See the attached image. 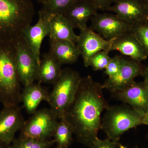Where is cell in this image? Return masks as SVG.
Instances as JSON below:
<instances>
[{
	"label": "cell",
	"instance_id": "cell-24",
	"mask_svg": "<svg viewBox=\"0 0 148 148\" xmlns=\"http://www.w3.org/2000/svg\"><path fill=\"white\" fill-rule=\"evenodd\" d=\"M110 52L108 50H102L95 53L90 58L88 67H91L94 71L106 69L111 58Z\"/></svg>",
	"mask_w": 148,
	"mask_h": 148
},
{
	"label": "cell",
	"instance_id": "cell-1",
	"mask_svg": "<svg viewBox=\"0 0 148 148\" xmlns=\"http://www.w3.org/2000/svg\"><path fill=\"white\" fill-rule=\"evenodd\" d=\"M103 89V85L90 76L81 77L73 101L64 115L78 142L89 148L98 138L101 114L109 106Z\"/></svg>",
	"mask_w": 148,
	"mask_h": 148
},
{
	"label": "cell",
	"instance_id": "cell-3",
	"mask_svg": "<svg viewBox=\"0 0 148 148\" xmlns=\"http://www.w3.org/2000/svg\"><path fill=\"white\" fill-rule=\"evenodd\" d=\"M15 42L0 41V103L5 107L21 102V83L16 64Z\"/></svg>",
	"mask_w": 148,
	"mask_h": 148
},
{
	"label": "cell",
	"instance_id": "cell-23",
	"mask_svg": "<svg viewBox=\"0 0 148 148\" xmlns=\"http://www.w3.org/2000/svg\"><path fill=\"white\" fill-rule=\"evenodd\" d=\"M54 140H41L31 138H20L13 140L9 148H49L53 145Z\"/></svg>",
	"mask_w": 148,
	"mask_h": 148
},
{
	"label": "cell",
	"instance_id": "cell-12",
	"mask_svg": "<svg viewBox=\"0 0 148 148\" xmlns=\"http://www.w3.org/2000/svg\"><path fill=\"white\" fill-rule=\"evenodd\" d=\"M112 40L103 38L90 27L80 30L76 46L83 60L85 67H88L90 58L97 52L110 49Z\"/></svg>",
	"mask_w": 148,
	"mask_h": 148
},
{
	"label": "cell",
	"instance_id": "cell-6",
	"mask_svg": "<svg viewBox=\"0 0 148 148\" xmlns=\"http://www.w3.org/2000/svg\"><path fill=\"white\" fill-rule=\"evenodd\" d=\"M58 119L50 109L38 110L24 122L20 138L48 140L53 136Z\"/></svg>",
	"mask_w": 148,
	"mask_h": 148
},
{
	"label": "cell",
	"instance_id": "cell-10",
	"mask_svg": "<svg viewBox=\"0 0 148 148\" xmlns=\"http://www.w3.org/2000/svg\"><path fill=\"white\" fill-rule=\"evenodd\" d=\"M115 99L144 114L148 111V81L133 82L123 90L111 93Z\"/></svg>",
	"mask_w": 148,
	"mask_h": 148
},
{
	"label": "cell",
	"instance_id": "cell-11",
	"mask_svg": "<svg viewBox=\"0 0 148 148\" xmlns=\"http://www.w3.org/2000/svg\"><path fill=\"white\" fill-rule=\"evenodd\" d=\"M108 12L132 26L148 22L147 5L142 0H116Z\"/></svg>",
	"mask_w": 148,
	"mask_h": 148
},
{
	"label": "cell",
	"instance_id": "cell-34",
	"mask_svg": "<svg viewBox=\"0 0 148 148\" xmlns=\"http://www.w3.org/2000/svg\"><path fill=\"white\" fill-rule=\"evenodd\" d=\"M142 1L145 3L146 5H148V0H142Z\"/></svg>",
	"mask_w": 148,
	"mask_h": 148
},
{
	"label": "cell",
	"instance_id": "cell-19",
	"mask_svg": "<svg viewBox=\"0 0 148 148\" xmlns=\"http://www.w3.org/2000/svg\"><path fill=\"white\" fill-rule=\"evenodd\" d=\"M49 52L62 65L73 64L78 60L80 54L76 45L66 41L49 39Z\"/></svg>",
	"mask_w": 148,
	"mask_h": 148
},
{
	"label": "cell",
	"instance_id": "cell-33",
	"mask_svg": "<svg viewBox=\"0 0 148 148\" xmlns=\"http://www.w3.org/2000/svg\"><path fill=\"white\" fill-rule=\"evenodd\" d=\"M119 148H128L127 147H125V146L123 145H121V144H119Z\"/></svg>",
	"mask_w": 148,
	"mask_h": 148
},
{
	"label": "cell",
	"instance_id": "cell-25",
	"mask_svg": "<svg viewBox=\"0 0 148 148\" xmlns=\"http://www.w3.org/2000/svg\"><path fill=\"white\" fill-rule=\"evenodd\" d=\"M131 32L148 55V22L133 26Z\"/></svg>",
	"mask_w": 148,
	"mask_h": 148
},
{
	"label": "cell",
	"instance_id": "cell-30",
	"mask_svg": "<svg viewBox=\"0 0 148 148\" xmlns=\"http://www.w3.org/2000/svg\"><path fill=\"white\" fill-rule=\"evenodd\" d=\"M143 124L148 125V111L143 114Z\"/></svg>",
	"mask_w": 148,
	"mask_h": 148
},
{
	"label": "cell",
	"instance_id": "cell-21",
	"mask_svg": "<svg viewBox=\"0 0 148 148\" xmlns=\"http://www.w3.org/2000/svg\"><path fill=\"white\" fill-rule=\"evenodd\" d=\"M73 130L64 116L58 122L53 133L54 143L58 148H69L73 140Z\"/></svg>",
	"mask_w": 148,
	"mask_h": 148
},
{
	"label": "cell",
	"instance_id": "cell-22",
	"mask_svg": "<svg viewBox=\"0 0 148 148\" xmlns=\"http://www.w3.org/2000/svg\"><path fill=\"white\" fill-rule=\"evenodd\" d=\"M77 0H48L40 11L44 16L49 17L56 14L63 15Z\"/></svg>",
	"mask_w": 148,
	"mask_h": 148
},
{
	"label": "cell",
	"instance_id": "cell-28",
	"mask_svg": "<svg viewBox=\"0 0 148 148\" xmlns=\"http://www.w3.org/2000/svg\"><path fill=\"white\" fill-rule=\"evenodd\" d=\"M98 10L108 11L116 0H90Z\"/></svg>",
	"mask_w": 148,
	"mask_h": 148
},
{
	"label": "cell",
	"instance_id": "cell-7",
	"mask_svg": "<svg viewBox=\"0 0 148 148\" xmlns=\"http://www.w3.org/2000/svg\"><path fill=\"white\" fill-rule=\"evenodd\" d=\"M16 64L18 77L24 86L34 83L37 80L39 65L33 51L23 36L15 42Z\"/></svg>",
	"mask_w": 148,
	"mask_h": 148
},
{
	"label": "cell",
	"instance_id": "cell-29",
	"mask_svg": "<svg viewBox=\"0 0 148 148\" xmlns=\"http://www.w3.org/2000/svg\"><path fill=\"white\" fill-rule=\"evenodd\" d=\"M142 76L144 78V79L148 81V66L144 67Z\"/></svg>",
	"mask_w": 148,
	"mask_h": 148
},
{
	"label": "cell",
	"instance_id": "cell-15",
	"mask_svg": "<svg viewBox=\"0 0 148 148\" xmlns=\"http://www.w3.org/2000/svg\"><path fill=\"white\" fill-rule=\"evenodd\" d=\"M110 51H117L125 57L140 62L148 57L145 50L131 32L112 40Z\"/></svg>",
	"mask_w": 148,
	"mask_h": 148
},
{
	"label": "cell",
	"instance_id": "cell-16",
	"mask_svg": "<svg viewBox=\"0 0 148 148\" xmlns=\"http://www.w3.org/2000/svg\"><path fill=\"white\" fill-rule=\"evenodd\" d=\"M98 11L90 0H77L63 15L74 29L80 31L87 28L88 21Z\"/></svg>",
	"mask_w": 148,
	"mask_h": 148
},
{
	"label": "cell",
	"instance_id": "cell-4",
	"mask_svg": "<svg viewBox=\"0 0 148 148\" xmlns=\"http://www.w3.org/2000/svg\"><path fill=\"white\" fill-rule=\"evenodd\" d=\"M143 116L127 104L109 106L101 120V129L108 139L118 143L123 133L143 124Z\"/></svg>",
	"mask_w": 148,
	"mask_h": 148
},
{
	"label": "cell",
	"instance_id": "cell-27",
	"mask_svg": "<svg viewBox=\"0 0 148 148\" xmlns=\"http://www.w3.org/2000/svg\"><path fill=\"white\" fill-rule=\"evenodd\" d=\"M90 148H119V143L108 138L101 140L98 138L93 142Z\"/></svg>",
	"mask_w": 148,
	"mask_h": 148
},
{
	"label": "cell",
	"instance_id": "cell-26",
	"mask_svg": "<svg viewBox=\"0 0 148 148\" xmlns=\"http://www.w3.org/2000/svg\"><path fill=\"white\" fill-rule=\"evenodd\" d=\"M122 56L115 55L111 58L109 64L105 69V73L108 78L115 76L119 72L121 66V59Z\"/></svg>",
	"mask_w": 148,
	"mask_h": 148
},
{
	"label": "cell",
	"instance_id": "cell-8",
	"mask_svg": "<svg viewBox=\"0 0 148 148\" xmlns=\"http://www.w3.org/2000/svg\"><path fill=\"white\" fill-rule=\"evenodd\" d=\"M90 20L91 29L108 40L131 32L133 27L113 13L98 12Z\"/></svg>",
	"mask_w": 148,
	"mask_h": 148
},
{
	"label": "cell",
	"instance_id": "cell-32",
	"mask_svg": "<svg viewBox=\"0 0 148 148\" xmlns=\"http://www.w3.org/2000/svg\"><path fill=\"white\" fill-rule=\"evenodd\" d=\"M35 1H36L38 2L43 5L45 3H46L48 0H35Z\"/></svg>",
	"mask_w": 148,
	"mask_h": 148
},
{
	"label": "cell",
	"instance_id": "cell-36",
	"mask_svg": "<svg viewBox=\"0 0 148 148\" xmlns=\"http://www.w3.org/2000/svg\"><path fill=\"white\" fill-rule=\"evenodd\" d=\"M147 5L148 8V5Z\"/></svg>",
	"mask_w": 148,
	"mask_h": 148
},
{
	"label": "cell",
	"instance_id": "cell-9",
	"mask_svg": "<svg viewBox=\"0 0 148 148\" xmlns=\"http://www.w3.org/2000/svg\"><path fill=\"white\" fill-rule=\"evenodd\" d=\"M144 67L141 62L122 56L119 72L114 76L108 78L102 84L103 88L111 93L123 90L135 81V78L142 76Z\"/></svg>",
	"mask_w": 148,
	"mask_h": 148
},
{
	"label": "cell",
	"instance_id": "cell-18",
	"mask_svg": "<svg viewBox=\"0 0 148 148\" xmlns=\"http://www.w3.org/2000/svg\"><path fill=\"white\" fill-rule=\"evenodd\" d=\"M50 30L49 39L66 41L76 45L78 36L75 34L74 28L63 15L56 14L49 17Z\"/></svg>",
	"mask_w": 148,
	"mask_h": 148
},
{
	"label": "cell",
	"instance_id": "cell-31",
	"mask_svg": "<svg viewBox=\"0 0 148 148\" xmlns=\"http://www.w3.org/2000/svg\"><path fill=\"white\" fill-rule=\"evenodd\" d=\"M10 145H8L4 143H0V148H9Z\"/></svg>",
	"mask_w": 148,
	"mask_h": 148
},
{
	"label": "cell",
	"instance_id": "cell-20",
	"mask_svg": "<svg viewBox=\"0 0 148 148\" xmlns=\"http://www.w3.org/2000/svg\"><path fill=\"white\" fill-rule=\"evenodd\" d=\"M62 66L49 52L44 53L40 59L37 80L40 83L53 84L60 76Z\"/></svg>",
	"mask_w": 148,
	"mask_h": 148
},
{
	"label": "cell",
	"instance_id": "cell-14",
	"mask_svg": "<svg viewBox=\"0 0 148 148\" xmlns=\"http://www.w3.org/2000/svg\"><path fill=\"white\" fill-rule=\"evenodd\" d=\"M50 30V18L39 11L38 22L29 25L22 33V36L31 49L39 65L40 62V48L45 38L49 36Z\"/></svg>",
	"mask_w": 148,
	"mask_h": 148
},
{
	"label": "cell",
	"instance_id": "cell-17",
	"mask_svg": "<svg viewBox=\"0 0 148 148\" xmlns=\"http://www.w3.org/2000/svg\"><path fill=\"white\" fill-rule=\"evenodd\" d=\"M49 92L40 83L24 86L21 92V102L27 113L32 114L37 111L41 102L49 101Z\"/></svg>",
	"mask_w": 148,
	"mask_h": 148
},
{
	"label": "cell",
	"instance_id": "cell-35",
	"mask_svg": "<svg viewBox=\"0 0 148 148\" xmlns=\"http://www.w3.org/2000/svg\"><path fill=\"white\" fill-rule=\"evenodd\" d=\"M55 148H58V147H56Z\"/></svg>",
	"mask_w": 148,
	"mask_h": 148
},
{
	"label": "cell",
	"instance_id": "cell-5",
	"mask_svg": "<svg viewBox=\"0 0 148 148\" xmlns=\"http://www.w3.org/2000/svg\"><path fill=\"white\" fill-rule=\"evenodd\" d=\"M81 77L77 71L64 68L53 84L52 91L49 92L48 103L58 119L64 116L73 101Z\"/></svg>",
	"mask_w": 148,
	"mask_h": 148
},
{
	"label": "cell",
	"instance_id": "cell-13",
	"mask_svg": "<svg viewBox=\"0 0 148 148\" xmlns=\"http://www.w3.org/2000/svg\"><path fill=\"white\" fill-rule=\"evenodd\" d=\"M25 121L18 105L3 106L0 110V143L10 145L16 132L21 130Z\"/></svg>",
	"mask_w": 148,
	"mask_h": 148
},
{
	"label": "cell",
	"instance_id": "cell-2",
	"mask_svg": "<svg viewBox=\"0 0 148 148\" xmlns=\"http://www.w3.org/2000/svg\"><path fill=\"white\" fill-rule=\"evenodd\" d=\"M34 14L33 0H0V41L15 42Z\"/></svg>",
	"mask_w": 148,
	"mask_h": 148
}]
</instances>
